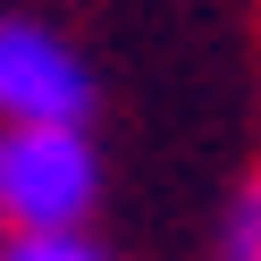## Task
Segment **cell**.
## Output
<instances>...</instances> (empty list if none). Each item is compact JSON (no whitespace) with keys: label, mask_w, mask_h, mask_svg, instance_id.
<instances>
[{"label":"cell","mask_w":261,"mask_h":261,"mask_svg":"<svg viewBox=\"0 0 261 261\" xmlns=\"http://www.w3.org/2000/svg\"><path fill=\"white\" fill-rule=\"evenodd\" d=\"M101 152L85 126H0V236L93 227Z\"/></svg>","instance_id":"obj_1"},{"label":"cell","mask_w":261,"mask_h":261,"mask_svg":"<svg viewBox=\"0 0 261 261\" xmlns=\"http://www.w3.org/2000/svg\"><path fill=\"white\" fill-rule=\"evenodd\" d=\"M93 68L42 17H0V126H85Z\"/></svg>","instance_id":"obj_2"},{"label":"cell","mask_w":261,"mask_h":261,"mask_svg":"<svg viewBox=\"0 0 261 261\" xmlns=\"http://www.w3.org/2000/svg\"><path fill=\"white\" fill-rule=\"evenodd\" d=\"M211 261H261V177H244V186L227 194V211H219V244H211Z\"/></svg>","instance_id":"obj_4"},{"label":"cell","mask_w":261,"mask_h":261,"mask_svg":"<svg viewBox=\"0 0 261 261\" xmlns=\"http://www.w3.org/2000/svg\"><path fill=\"white\" fill-rule=\"evenodd\" d=\"M0 261H118L93 227H34V236H0Z\"/></svg>","instance_id":"obj_3"}]
</instances>
